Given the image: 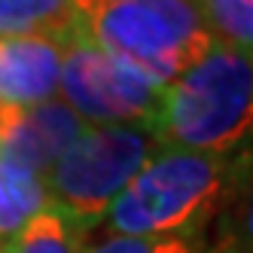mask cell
Segmentation results:
<instances>
[{"label": "cell", "instance_id": "cell-1", "mask_svg": "<svg viewBox=\"0 0 253 253\" xmlns=\"http://www.w3.org/2000/svg\"><path fill=\"white\" fill-rule=\"evenodd\" d=\"M159 147L235 156L253 147V52L213 40L162 85L150 116Z\"/></svg>", "mask_w": 253, "mask_h": 253}, {"label": "cell", "instance_id": "cell-2", "mask_svg": "<svg viewBox=\"0 0 253 253\" xmlns=\"http://www.w3.org/2000/svg\"><path fill=\"white\" fill-rule=\"evenodd\" d=\"M238 156L159 147L101 223L110 235L131 238L205 235L232 192Z\"/></svg>", "mask_w": 253, "mask_h": 253}, {"label": "cell", "instance_id": "cell-3", "mask_svg": "<svg viewBox=\"0 0 253 253\" xmlns=\"http://www.w3.org/2000/svg\"><path fill=\"white\" fill-rule=\"evenodd\" d=\"M77 34L165 85L213 43L198 0H74Z\"/></svg>", "mask_w": 253, "mask_h": 253}, {"label": "cell", "instance_id": "cell-4", "mask_svg": "<svg viewBox=\"0 0 253 253\" xmlns=\"http://www.w3.org/2000/svg\"><path fill=\"white\" fill-rule=\"evenodd\" d=\"M156 150L150 125H88L43 177L49 205L88 232Z\"/></svg>", "mask_w": 253, "mask_h": 253}, {"label": "cell", "instance_id": "cell-5", "mask_svg": "<svg viewBox=\"0 0 253 253\" xmlns=\"http://www.w3.org/2000/svg\"><path fill=\"white\" fill-rule=\"evenodd\" d=\"M162 95L150 74L101 52L80 34L64 43L58 98L85 125H147Z\"/></svg>", "mask_w": 253, "mask_h": 253}, {"label": "cell", "instance_id": "cell-6", "mask_svg": "<svg viewBox=\"0 0 253 253\" xmlns=\"http://www.w3.org/2000/svg\"><path fill=\"white\" fill-rule=\"evenodd\" d=\"M85 128L88 125L61 98L15 107L0 134V162L43 180Z\"/></svg>", "mask_w": 253, "mask_h": 253}, {"label": "cell", "instance_id": "cell-7", "mask_svg": "<svg viewBox=\"0 0 253 253\" xmlns=\"http://www.w3.org/2000/svg\"><path fill=\"white\" fill-rule=\"evenodd\" d=\"M67 37H0V104L34 107L55 98Z\"/></svg>", "mask_w": 253, "mask_h": 253}, {"label": "cell", "instance_id": "cell-8", "mask_svg": "<svg viewBox=\"0 0 253 253\" xmlns=\"http://www.w3.org/2000/svg\"><path fill=\"white\" fill-rule=\"evenodd\" d=\"M213 253H253V147L238 156L235 183L216 216Z\"/></svg>", "mask_w": 253, "mask_h": 253}, {"label": "cell", "instance_id": "cell-9", "mask_svg": "<svg viewBox=\"0 0 253 253\" xmlns=\"http://www.w3.org/2000/svg\"><path fill=\"white\" fill-rule=\"evenodd\" d=\"M49 34L70 37L77 34L74 0H0V37Z\"/></svg>", "mask_w": 253, "mask_h": 253}, {"label": "cell", "instance_id": "cell-10", "mask_svg": "<svg viewBox=\"0 0 253 253\" xmlns=\"http://www.w3.org/2000/svg\"><path fill=\"white\" fill-rule=\"evenodd\" d=\"M46 205L49 195L40 177L0 162V244L15 238Z\"/></svg>", "mask_w": 253, "mask_h": 253}, {"label": "cell", "instance_id": "cell-11", "mask_svg": "<svg viewBox=\"0 0 253 253\" xmlns=\"http://www.w3.org/2000/svg\"><path fill=\"white\" fill-rule=\"evenodd\" d=\"M85 235L88 232L80 223L46 205L15 238L3 244V253H83Z\"/></svg>", "mask_w": 253, "mask_h": 253}, {"label": "cell", "instance_id": "cell-12", "mask_svg": "<svg viewBox=\"0 0 253 253\" xmlns=\"http://www.w3.org/2000/svg\"><path fill=\"white\" fill-rule=\"evenodd\" d=\"M213 40L253 52V0H198Z\"/></svg>", "mask_w": 253, "mask_h": 253}, {"label": "cell", "instance_id": "cell-13", "mask_svg": "<svg viewBox=\"0 0 253 253\" xmlns=\"http://www.w3.org/2000/svg\"><path fill=\"white\" fill-rule=\"evenodd\" d=\"M83 253H213V247L205 235H168V238L104 235L101 241H85Z\"/></svg>", "mask_w": 253, "mask_h": 253}, {"label": "cell", "instance_id": "cell-14", "mask_svg": "<svg viewBox=\"0 0 253 253\" xmlns=\"http://www.w3.org/2000/svg\"><path fill=\"white\" fill-rule=\"evenodd\" d=\"M12 110H15V107H6V104H0V134H3V128H6V122H9Z\"/></svg>", "mask_w": 253, "mask_h": 253}, {"label": "cell", "instance_id": "cell-15", "mask_svg": "<svg viewBox=\"0 0 253 253\" xmlns=\"http://www.w3.org/2000/svg\"><path fill=\"white\" fill-rule=\"evenodd\" d=\"M0 253H3V244H0Z\"/></svg>", "mask_w": 253, "mask_h": 253}]
</instances>
